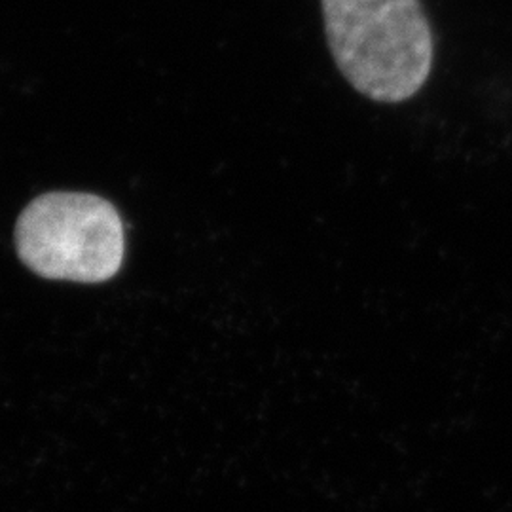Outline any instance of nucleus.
<instances>
[{
	"label": "nucleus",
	"mask_w": 512,
	"mask_h": 512,
	"mask_svg": "<svg viewBox=\"0 0 512 512\" xmlns=\"http://www.w3.org/2000/svg\"><path fill=\"white\" fill-rule=\"evenodd\" d=\"M330 52L344 78L378 103H403L433 69L435 42L420 0H321Z\"/></svg>",
	"instance_id": "obj_1"
},
{
	"label": "nucleus",
	"mask_w": 512,
	"mask_h": 512,
	"mask_svg": "<svg viewBox=\"0 0 512 512\" xmlns=\"http://www.w3.org/2000/svg\"><path fill=\"white\" fill-rule=\"evenodd\" d=\"M16 247L21 262L40 277L103 283L122 268L124 222L105 198L50 192L19 215Z\"/></svg>",
	"instance_id": "obj_2"
}]
</instances>
